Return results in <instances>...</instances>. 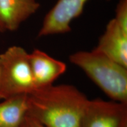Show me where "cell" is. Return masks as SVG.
Returning <instances> with one entry per match:
<instances>
[{
  "label": "cell",
  "mask_w": 127,
  "mask_h": 127,
  "mask_svg": "<svg viewBox=\"0 0 127 127\" xmlns=\"http://www.w3.org/2000/svg\"><path fill=\"white\" fill-rule=\"evenodd\" d=\"M69 61L114 101L127 104V68L94 50L75 52Z\"/></svg>",
  "instance_id": "cell-2"
},
{
  "label": "cell",
  "mask_w": 127,
  "mask_h": 127,
  "mask_svg": "<svg viewBox=\"0 0 127 127\" xmlns=\"http://www.w3.org/2000/svg\"><path fill=\"white\" fill-rule=\"evenodd\" d=\"M39 6L36 0H0V21L5 30L15 31Z\"/></svg>",
  "instance_id": "cell-8"
},
{
  "label": "cell",
  "mask_w": 127,
  "mask_h": 127,
  "mask_svg": "<svg viewBox=\"0 0 127 127\" xmlns=\"http://www.w3.org/2000/svg\"><path fill=\"white\" fill-rule=\"evenodd\" d=\"M88 100L73 85L36 88L27 95V115L45 127H79Z\"/></svg>",
  "instance_id": "cell-1"
},
{
  "label": "cell",
  "mask_w": 127,
  "mask_h": 127,
  "mask_svg": "<svg viewBox=\"0 0 127 127\" xmlns=\"http://www.w3.org/2000/svg\"><path fill=\"white\" fill-rule=\"evenodd\" d=\"M29 60L36 88L53 85V82L66 69L64 63L52 58L38 49H35L29 54Z\"/></svg>",
  "instance_id": "cell-6"
},
{
  "label": "cell",
  "mask_w": 127,
  "mask_h": 127,
  "mask_svg": "<svg viewBox=\"0 0 127 127\" xmlns=\"http://www.w3.org/2000/svg\"><path fill=\"white\" fill-rule=\"evenodd\" d=\"M87 1L58 0L44 18L38 36L69 32L71 22L81 15Z\"/></svg>",
  "instance_id": "cell-5"
},
{
  "label": "cell",
  "mask_w": 127,
  "mask_h": 127,
  "mask_svg": "<svg viewBox=\"0 0 127 127\" xmlns=\"http://www.w3.org/2000/svg\"><path fill=\"white\" fill-rule=\"evenodd\" d=\"M6 30L5 29L4 27L3 26L2 24L1 23V22L0 21V33H2V32H4V31H5Z\"/></svg>",
  "instance_id": "cell-12"
},
{
  "label": "cell",
  "mask_w": 127,
  "mask_h": 127,
  "mask_svg": "<svg viewBox=\"0 0 127 127\" xmlns=\"http://www.w3.org/2000/svg\"><path fill=\"white\" fill-rule=\"evenodd\" d=\"M94 50L127 68V32L112 19Z\"/></svg>",
  "instance_id": "cell-7"
},
{
  "label": "cell",
  "mask_w": 127,
  "mask_h": 127,
  "mask_svg": "<svg viewBox=\"0 0 127 127\" xmlns=\"http://www.w3.org/2000/svg\"><path fill=\"white\" fill-rule=\"evenodd\" d=\"M116 23L122 29L127 32V0H120L116 9Z\"/></svg>",
  "instance_id": "cell-10"
},
{
  "label": "cell",
  "mask_w": 127,
  "mask_h": 127,
  "mask_svg": "<svg viewBox=\"0 0 127 127\" xmlns=\"http://www.w3.org/2000/svg\"><path fill=\"white\" fill-rule=\"evenodd\" d=\"M21 127H45L34 119L27 115Z\"/></svg>",
  "instance_id": "cell-11"
},
{
  "label": "cell",
  "mask_w": 127,
  "mask_h": 127,
  "mask_svg": "<svg viewBox=\"0 0 127 127\" xmlns=\"http://www.w3.org/2000/svg\"><path fill=\"white\" fill-rule=\"evenodd\" d=\"M35 89L29 53L20 46L9 47L0 54V100L28 95Z\"/></svg>",
  "instance_id": "cell-3"
},
{
  "label": "cell",
  "mask_w": 127,
  "mask_h": 127,
  "mask_svg": "<svg viewBox=\"0 0 127 127\" xmlns=\"http://www.w3.org/2000/svg\"><path fill=\"white\" fill-rule=\"evenodd\" d=\"M27 111V95L2 100L0 102V127H21Z\"/></svg>",
  "instance_id": "cell-9"
},
{
  "label": "cell",
  "mask_w": 127,
  "mask_h": 127,
  "mask_svg": "<svg viewBox=\"0 0 127 127\" xmlns=\"http://www.w3.org/2000/svg\"><path fill=\"white\" fill-rule=\"evenodd\" d=\"M79 127H127V104L89 99Z\"/></svg>",
  "instance_id": "cell-4"
}]
</instances>
